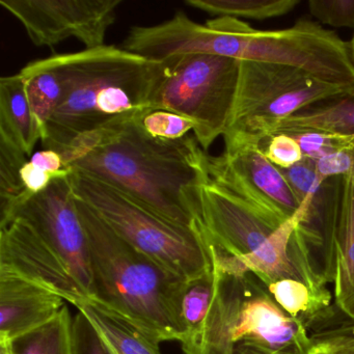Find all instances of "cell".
Segmentation results:
<instances>
[{
  "instance_id": "obj_22",
  "label": "cell",
  "mask_w": 354,
  "mask_h": 354,
  "mask_svg": "<svg viewBox=\"0 0 354 354\" xmlns=\"http://www.w3.org/2000/svg\"><path fill=\"white\" fill-rule=\"evenodd\" d=\"M213 268L201 277L186 281L181 299L182 350L189 352L198 343L204 328L214 294Z\"/></svg>"
},
{
  "instance_id": "obj_1",
  "label": "cell",
  "mask_w": 354,
  "mask_h": 354,
  "mask_svg": "<svg viewBox=\"0 0 354 354\" xmlns=\"http://www.w3.org/2000/svg\"><path fill=\"white\" fill-rule=\"evenodd\" d=\"M136 118L80 136L61 153L66 167L125 192L177 225L196 227L201 188L210 179L208 154L196 136L153 138Z\"/></svg>"
},
{
  "instance_id": "obj_30",
  "label": "cell",
  "mask_w": 354,
  "mask_h": 354,
  "mask_svg": "<svg viewBox=\"0 0 354 354\" xmlns=\"http://www.w3.org/2000/svg\"><path fill=\"white\" fill-rule=\"evenodd\" d=\"M73 354H109L91 321L78 310L72 323Z\"/></svg>"
},
{
  "instance_id": "obj_24",
  "label": "cell",
  "mask_w": 354,
  "mask_h": 354,
  "mask_svg": "<svg viewBox=\"0 0 354 354\" xmlns=\"http://www.w3.org/2000/svg\"><path fill=\"white\" fill-rule=\"evenodd\" d=\"M300 0H187L186 5L218 17L267 20L289 14Z\"/></svg>"
},
{
  "instance_id": "obj_33",
  "label": "cell",
  "mask_w": 354,
  "mask_h": 354,
  "mask_svg": "<svg viewBox=\"0 0 354 354\" xmlns=\"http://www.w3.org/2000/svg\"><path fill=\"white\" fill-rule=\"evenodd\" d=\"M308 354H354V342L316 341Z\"/></svg>"
},
{
  "instance_id": "obj_10",
  "label": "cell",
  "mask_w": 354,
  "mask_h": 354,
  "mask_svg": "<svg viewBox=\"0 0 354 354\" xmlns=\"http://www.w3.org/2000/svg\"><path fill=\"white\" fill-rule=\"evenodd\" d=\"M121 3L122 0H0L36 46H55L75 38L86 49L104 46Z\"/></svg>"
},
{
  "instance_id": "obj_32",
  "label": "cell",
  "mask_w": 354,
  "mask_h": 354,
  "mask_svg": "<svg viewBox=\"0 0 354 354\" xmlns=\"http://www.w3.org/2000/svg\"><path fill=\"white\" fill-rule=\"evenodd\" d=\"M313 342L339 341L354 342V319H344L335 324L324 325L315 329L310 335Z\"/></svg>"
},
{
  "instance_id": "obj_17",
  "label": "cell",
  "mask_w": 354,
  "mask_h": 354,
  "mask_svg": "<svg viewBox=\"0 0 354 354\" xmlns=\"http://www.w3.org/2000/svg\"><path fill=\"white\" fill-rule=\"evenodd\" d=\"M304 130L339 136L344 151L354 154V88L319 101L283 120L274 136Z\"/></svg>"
},
{
  "instance_id": "obj_2",
  "label": "cell",
  "mask_w": 354,
  "mask_h": 354,
  "mask_svg": "<svg viewBox=\"0 0 354 354\" xmlns=\"http://www.w3.org/2000/svg\"><path fill=\"white\" fill-rule=\"evenodd\" d=\"M128 47L151 61L209 55L291 66L344 90L354 88L349 43L312 20L300 19L283 30H261L230 17L196 24L183 12H178L162 24L134 26L128 37Z\"/></svg>"
},
{
  "instance_id": "obj_8",
  "label": "cell",
  "mask_w": 354,
  "mask_h": 354,
  "mask_svg": "<svg viewBox=\"0 0 354 354\" xmlns=\"http://www.w3.org/2000/svg\"><path fill=\"white\" fill-rule=\"evenodd\" d=\"M299 68L240 61L237 94L225 142L262 145L283 120L343 92Z\"/></svg>"
},
{
  "instance_id": "obj_34",
  "label": "cell",
  "mask_w": 354,
  "mask_h": 354,
  "mask_svg": "<svg viewBox=\"0 0 354 354\" xmlns=\"http://www.w3.org/2000/svg\"><path fill=\"white\" fill-rule=\"evenodd\" d=\"M231 354H288L283 352L272 351V350L265 349V348L258 347V346L238 345L235 349L232 351Z\"/></svg>"
},
{
  "instance_id": "obj_26",
  "label": "cell",
  "mask_w": 354,
  "mask_h": 354,
  "mask_svg": "<svg viewBox=\"0 0 354 354\" xmlns=\"http://www.w3.org/2000/svg\"><path fill=\"white\" fill-rule=\"evenodd\" d=\"M136 120L147 133L160 140H180L196 128L192 120L161 109H147Z\"/></svg>"
},
{
  "instance_id": "obj_11",
  "label": "cell",
  "mask_w": 354,
  "mask_h": 354,
  "mask_svg": "<svg viewBox=\"0 0 354 354\" xmlns=\"http://www.w3.org/2000/svg\"><path fill=\"white\" fill-rule=\"evenodd\" d=\"M221 156H209L211 179L262 210L289 221L301 208L289 182L265 156L262 145L225 142Z\"/></svg>"
},
{
  "instance_id": "obj_29",
  "label": "cell",
  "mask_w": 354,
  "mask_h": 354,
  "mask_svg": "<svg viewBox=\"0 0 354 354\" xmlns=\"http://www.w3.org/2000/svg\"><path fill=\"white\" fill-rule=\"evenodd\" d=\"M267 140L266 147L263 148L265 156L279 169H290L304 158L299 144L289 134L277 133Z\"/></svg>"
},
{
  "instance_id": "obj_9",
  "label": "cell",
  "mask_w": 354,
  "mask_h": 354,
  "mask_svg": "<svg viewBox=\"0 0 354 354\" xmlns=\"http://www.w3.org/2000/svg\"><path fill=\"white\" fill-rule=\"evenodd\" d=\"M69 175L55 178L46 189L17 205L0 223V227L16 218L28 223L65 262L91 297L92 274L88 237Z\"/></svg>"
},
{
  "instance_id": "obj_20",
  "label": "cell",
  "mask_w": 354,
  "mask_h": 354,
  "mask_svg": "<svg viewBox=\"0 0 354 354\" xmlns=\"http://www.w3.org/2000/svg\"><path fill=\"white\" fill-rule=\"evenodd\" d=\"M26 82V93L41 131V142L47 126L64 97V80L57 55L32 62L19 72Z\"/></svg>"
},
{
  "instance_id": "obj_36",
  "label": "cell",
  "mask_w": 354,
  "mask_h": 354,
  "mask_svg": "<svg viewBox=\"0 0 354 354\" xmlns=\"http://www.w3.org/2000/svg\"><path fill=\"white\" fill-rule=\"evenodd\" d=\"M350 50H351L352 57H353L354 61V36L353 38L351 39V41L349 42Z\"/></svg>"
},
{
  "instance_id": "obj_23",
  "label": "cell",
  "mask_w": 354,
  "mask_h": 354,
  "mask_svg": "<svg viewBox=\"0 0 354 354\" xmlns=\"http://www.w3.org/2000/svg\"><path fill=\"white\" fill-rule=\"evenodd\" d=\"M73 318L67 304L46 324L12 341L14 354H73Z\"/></svg>"
},
{
  "instance_id": "obj_3",
  "label": "cell",
  "mask_w": 354,
  "mask_h": 354,
  "mask_svg": "<svg viewBox=\"0 0 354 354\" xmlns=\"http://www.w3.org/2000/svg\"><path fill=\"white\" fill-rule=\"evenodd\" d=\"M64 97L42 140L62 152L80 136L134 119L149 109L165 73V61H151L121 47L57 55Z\"/></svg>"
},
{
  "instance_id": "obj_5",
  "label": "cell",
  "mask_w": 354,
  "mask_h": 354,
  "mask_svg": "<svg viewBox=\"0 0 354 354\" xmlns=\"http://www.w3.org/2000/svg\"><path fill=\"white\" fill-rule=\"evenodd\" d=\"M207 244L214 294L200 339L185 354H231L242 344L288 354L310 353L314 342L306 325L289 316L235 257Z\"/></svg>"
},
{
  "instance_id": "obj_14",
  "label": "cell",
  "mask_w": 354,
  "mask_h": 354,
  "mask_svg": "<svg viewBox=\"0 0 354 354\" xmlns=\"http://www.w3.org/2000/svg\"><path fill=\"white\" fill-rule=\"evenodd\" d=\"M65 301L38 283L0 270V339L12 342L46 324L63 310Z\"/></svg>"
},
{
  "instance_id": "obj_27",
  "label": "cell",
  "mask_w": 354,
  "mask_h": 354,
  "mask_svg": "<svg viewBox=\"0 0 354 354\" xmlns=\"http://www.w3.org/2000/svg\"><path fill=\"white\" fill-rule=\"evenodd\" d=\"M308 7L320 24L354 28V0H308Z\"/></svg>"
},
{
  "instance_id": "obj_35",
  "label": "cell",
  "mask_w": 354,
  "mask_h": 354,
  "mask_svg": "<svg viewBox=\"0 0 354 354\" xmlns=\"http://www.w3.org/2000/svg\"><path fill=\"white\" fill-rule=\"evenodd\" d=\"M0 354H14L11 342L0 339Z\"/></svg>"
},
{
  "instance_id": "obj_18",
  "label": "cell",
  "mask_w": 354,
  "mask_h": 354,
  "mask_svg": "<svg viewBox=\"0 0 354 354\" xmlns=\"http://www.w3.org/2000/svg\"><path fill=\"white\" fill-rule=\"evenodd\" d=\"M0 140L30 156L41 131L30 106L21 74L0 80Z\"/></svg>"
},
{
  "instance_id": "obj_19",
  "label": "cell",
  "mask_w": 354,
  "mask_h": 354,
  "mask_svg": "<svg viewBox=\"0 0 354 354\" xmlns=\"http://www.w3.org/2000/svg\"><path fill=\"white\" fill-rule=\"evenodd\" d=\"M76 308L94 325L109 354H161L158 344L93 298Z\"/></svg>"
},
{
  "instance_id": "obj_15",
  "label": "cell",
  "mask_w": 354,
  "mask_h": 354,
  "mask_svg": "<svg viewBox=\"0 0 354 354\" xmlns=\"http://www.w3.org/2000/svg\"><path fill=\"white\" fill-rule=\"evenodd\" d=\"M335 245V306L354 319V162L347 175L329 179Z\"/></svg>"
},
{
  "instance_id": "obj_12",
  "label": "cell",
  "mask_w": 354,
  "mask_h": 354,
  "mask_svg": "<svg viewBox=\"0 0 354 354\" xmlns=\"http://www.w3.org/2000/svg\"><path fill=\"white\" fill-rule=\"evenodd\" d=\"M283 223L211 178L201 188V231L207 243L230 256L256 252Z\"/></svg>"
},
{
  "instance_id": "obj_16",
  "label": "cell",
  "mask_w": 354,
  "mask_h": 354,
  "mask_svg": "<svg viewBox=\"0 0 354 354\" xmlns=\"http://www.w3.org/2000/svg\"><path fill=\"white\" fill-rule=\"evenodd\" d=\"M301 216L300 208L295 216L283 223L256 252L236 259L266 287L281 279H293L304 281L316 291H327V288H321L315 283L296 265L292 257L290 241Z\"/></svg>"
},
{
  "instance_id": "obj_4",
  "label": "cell",
  "mask_w": 354,
  "mask_h": 354,
  "mask_svg": "<svg viewBox=\"0 0 354 354\" xmlns=\"http://www.w3.org/2000/svg\"><path fill=\"white\" fill-rule=\"evenodd\" d=\"M88 237L91 298L142 331L151 341H181V299L186 281L120 237L76 196Z\"/></svg>"
},
{
  "instance_id": "obj_7",
  "label": "cell",
  "mask_w": 354,
  "mask_h": 354,
  "mask_svg": "<svg viewBox=\"0 0 354 354\" xmlns=\"http://www.w3.org/2000/svg\"><path fill=\"white\" fill-rule=\"evenodd\" d=\"M165 69L149 109L171 111L196 124L194 136L207 152L225 136L231 121L240 61L209 55H184L165 59Z\"/></svg>"
},
{
  "instance_id": "obj_28",
  "label": "cell",
  "mask_w": 354,
  "mask_h": 354,
  "mask_svg": "<svg viewBox=\"0 0 354 354\" xmlns=\"http://www.w3.org/2000/svg\"><path fill=\"white\" fill-rule=\"evenodd\" d=\"M287 134L295 138L304 156L314 161L333 153L344 151L343 140L339 136L312 130L289 132Z\"/></svg>"
},
{
  "instance_id": "obj_13",
  "label": "cell",
  "mask_w": 354,
  "mask_h": 354,
  "mask_svg": "<svg viewBox=\"0 0 354 354\" xmlns=\"http://www.w3.org/2000/svg\"><path fill=\"white\" fill-rule=\"evenodd\" d=\"M0 270L38 283L75 308L88 297L65 262L22 219L0 227Z\"/></svg>"
},
{
  "instance_id": "obj_6",
  "label": "cell",
  "mask_w": 354,
  "mask_h": 354,
  "mask_svg": "<svg viewBox=\"0 0 354 354\" xmlns=\"http://www.w3.org/2000/svg\"><path fill=\"white\" fill-rule=\"evenodd\" d=\"M76 196L90 205L120 237L184 281L213 268L208 244L196 227H183L161 216L125 192L71 169Z\"/></svg>"
},
{
  "instance_id": "obj_21",
  "label": "cell",
  "mask_w": 354,
  "mask_h": 354,
  "mask_svg": "<svg viewBox=\"0 0 354 354\" xmlns=\"http://www.w3.org/2000/svg\"><path fill=\"white\" fill-rule=\"evenodd\" d=\"M270 295L289 316L310 327L324 325L335 316L330 291H316L297 279H286L267 286Z\"/></svg>"
},
{
  "instance_id": "obj_31",
  "label": "cell",
  "mask_w": 354,
  "mask_h": 354,
  "mask_svg": "<svg viewBox=\"0 0 354 354\" xmlns=\"http://www.w3.org/2000/svg\"><path fill=\"white\" fill-rule=\"evenodd\" d=\"M68 175L69 174L53 175V174L44 171L39 165H35L32 161H30V159H28V162L21 169L22 183H24L28 196L40 194L43 190L46 189L55 178Z\"/></svg>"
},
{
  "instance_id": "obj_25",
  "label": "cell",
  "mask_w": 354,
  "mask_h": 354,
  "mask_svg": "<svg viewBox=\"0 0 354 354\" xmlns=\"http://www.w3.org/2000/svg\"><path fill=\"white\" fill-rule=\"evenodd\" d=\"M28 159L20 149L0 140V223L30 198L21 180V169Z\"/></svg>"
}]
</instances>
